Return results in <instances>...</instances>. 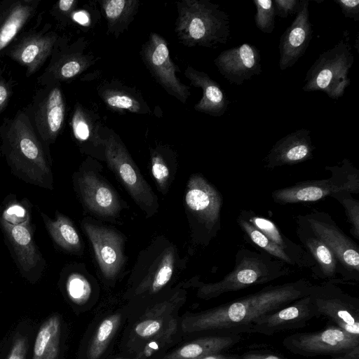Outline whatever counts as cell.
<instances>
[{"label":"cell","instance_id":"6da1fadb","mask_svg":"<svg viewBox=\"0 0 359 359\" xmlns=\"http://www.w3.org/2000/svg\"><path fill=\"white\" fill-rule=\"evenodd\" d=\"M313 284L306 278L267 285L255 293L199 312L181 316L184 339L203 334L250 333L263 316L309 294Z\"/></svg>","mask_w":359,"mask_h":359},{"label":"cell","instance_id":"7a4b0ae2","mask_svg":"<svg viewBox=\"0 0 359 359\" xmlns=\"http://www.w3.org/2000/svg\"><path fill=\"white\" fill-rule=\"evenodd\" d=\"M187 297L182 283L138 305H126L128 319L118 344V355H135L144 344L181 322Z\"/></svg>","mask_w":359,"mask_h":359},{"label":"cell","instance_id":"3957f363","mask_svg":"<svg viewBox=\"0 0 359 359\" xmlns=\"http://www.w3.org/2000/svg\"><path fill=\"white\" fill-rule=\"evenodd\" d=\"M292 266L273 257L265 252L241 248L238 250L233 269L215 283H205L193 278L184 285L185 288H196V296L209 300L250 286L263 285L294 272Z\"/></svg>","mask_w":359,"mask_h":359},{"label":"cell","instance_id":"277c9868","mask_svg":"<svg viewBox=\"0 0 359 359\" xmlns=\"http://www.w3.org/2000/svg\"><path fill=\"white\" fill-rule=\"evenodd\" d=\"M2 150L16 177L41 188L53 189L51 160L23 115L12 121L4 135Z\"/></svg>","mask_w":359,"mask_h":359},{"label":"cell","instance_id":"5b68a950","mask_svg":"<svg viewBox=\"0 0 359 359\" xmlns=\"http://www.w3.org/2000/svg\"><path fill=\"white\" fill-rule=\"evenodd\" d=\"M177 5L175 33L184 45L215 48L227 42L230 18L219 5L208 0H184Z\"/></svg>","mask_w":359,"mask_h":359},{"label":"cell","instance_id":"8992f818","mask_svg":"<svg viewBox=\"0 0 359 359\" xmlns=\"http://www.w3.org/2000/svg\"><path fill=\"white\" fill-rule=\"evenodd\" d=\"M123 295L126 305L147 302L171 288L177 266V250L168 242L153 243L143 252Z\"/></svg>","mask_w":359,"mask_h":359},{"label":"cell","instance_id":"52a82bcc","mask_svg":"<svg viewBox=\"0 0 359 359\" xmlns=\"http://www.w3.org/2000/svg\"><path fill=\"white\" fill-rule=\"evenodd\" d=\"M353 63L350 34L345 30L337 43L321 53L309 68L303 91H322L332 99H339L350 85L348 73Z\"/></svg>","mask_w":359,"mask_h":359},{"label":"cell","instance_id":"ba28073f","mask_svg":"<svg viewBox=\"0 0 359 359\" xmlns=\"http://www.w3.org/2000/svg\"><path fill=\"white\" fill-rule=\"evenodd\" d=\"M331 173L327 179L298 182L272 191L273 201L280 205L314 202L341 191L359 194V170L344 158L340 165L325 166Z\"/></svg>","mask_w":359,"mask_h":359},{"label":"cell","instance_id":"9c48e42d","mask_svg":"<svg viewBox=\"0 0 359 359\" xmlns=\"http://www.w3.org/2000/svg\"><path fill=\"white\" fill-rule=\"evenodd\" d=\"M126 302L123 304H102L95 312L77 352V359H110L126 324Z\"/></svg>","mask_w":359,"mask_h":359},{"label":"cell","instance_id":"30bf717a","mask_svg":"<svg viewBox=\"0 0 359 359\" xmlns=\"http://www.w3.org/2000/svg\"><path fill=\"white\" fill-rule=\"evenodd\" d=\"M296 224L304 226L332 250L344 271L346 284L358 283L359 246L339 227L327 212L314 210L298 215Z\"/></svg>","mask_w":359,"mask_h":359},{"label":"cell","instance_id":"8fae6325","mask_svg":"<svg viewBox=\"0 0 359 359\" xmlns=\"http://www.w3.org/2000/svg\"><path fill=\"white\" fill-rule=\"evenodd\" d=\"M184 201L200 243L208 245L221 229V193L202 175L194 174L188 180Z\"/></svg>","mask_w":359,"mask_h":359},{"label":"cell","instance_id":"7c38bea8","mask_svg":"<svg viewBox=\"0 0 359 359\" xmlns=\"http://www.w3.org/2000/svg\"><path fill=\"white\" fill-rule=\"evenodd\" d=\"M102 145L110 168L147 216H152L158 208L157 196L141 175L125 145L114 135L102 139Z\"/></svg>","mask_w":359,"mask_h":359},{"label":"cell","instance_id":"4fadbf2b","mask_svg":"<svg viewBox=\"0 0 359 359\" xmlns=\"http://www.w3.org/2000/svg\"><path fill=\"white\" fill-rule=\"evenodd\" d=\"M0 226L7 246L21 276L31 283L42 276L46 262L34 240L31 217L11 222L0 217Z\"/></svg>","mask_w":359,"mask_h":359},{"label":"cell","instance_id":"5bb4252c","mask_svg":"<svg viewBox=\"0 0 359 359\" xmlns=\"http://www.w3.org/2000/svg\"><path fill=\"white\" fill-rule=\"evenodd\" d=\"M309 296L320 316L327 318L346 332L359 337V299L345 292L337 284L313 285Z\"/></svg>","mask_w":359,"mask_h":359},{"label":"cell","instance_id":"9a60e30c","mask_svg":"<svg viewBox=\"0 0 359 359\" xmlns=\"http://www.w3.org/2000/svg\"><path fill=\"white\" fill-rule=\"evenodd\" d=\"M283 345L292 353L304 357L333 356L359 346V337L331 323L319 331L288 335Z\"/></svg>","mask_w":359,"mask_h":359},{"label":"cell","instance_id":"2e32d148","mask_svg":"<svg viewBox=\"0 0 359 359\" xmlns=\"http://www.w3.org/2000/svg\"><path fill=\"white\" fill-rule=\"evenodd\" d=\"M141 55L158 83L168 94L185 103L190 95V88L177 77L176 73L180 70L170 57L165 39L156 33H151L142 46Z\"/></svg>","mask_w":359,"mask_h":359},{"label":"cell","instance_id":"e0dca14e","mask_svg":"<svg viewBox=\"0 0 359 359\" xmlns=\"http://www.w3.org/2000/svg\"><path fill=\"white\" fill-rule=\"evenodd\" d=\"M83 229L94 249L95 257L104 277L113 281L124 263L123 238L115 230L88 222Z\"/></svg>","mask_w":359,"mask_h":359},{"label":"cell","instance_id":"ac0fdd59","mask_svg":"<svg viewBox=\"0 0 359 359\" xmlns=\"http://www.w3.org/2000/svg\"><path fill=\"white\" fill-rule=\"evenodd\" d=\"M319 317L309 294L271 313L259 317L250 333L267 336L285 330L302 328L312 318Z\"/></svg>","mask_w":359,"mask_h":359},{"label":"cell","instance_id":"d6986e66","mask_svg":"<svg viewBox=\"0 0 359 359\" xmlns=\"http://www.w3.org/2000/svg\"><path fill=\"white\" fill-rule=\"evenodd\" d=\"M213 62L229 83L238 86L262 71L259 50L248 43L223 50Z\"/></svg>","mask_w":359,"mask_h":359},{"label":"cell","instance_id":"ffe728a7","mask_svg":"<svg viewBox=\"0 0 359 359\" xmlns=\"http://www.w3.org/2000/svg\"><path fill=\"white\" fill-rule=\"evenodd\" d=\"M309 1L301 0V4L292 24L280 38L279 68L292 67L304 55L312 39V26L309 20Z\"/></svg>","mask_w":359,"mask_h":359},{"label":"cell","instance_id":"44dd1931","mask_svg":"<svg viewBox=\"0 0 359 359\" xmlns=\"http://www.w3.org/2000/svg\"><path fill=\"white\" fill-rule=\"evenodd\" d=\"M74 183L85 205L97 215L115 216L121 204L115 191L104 180L92 171H80L74 176Z\"/></svg>","mask_w":359,"mask_h":359},{"label":"cell","instance_id":"7402d4cb","mask_svg":"<svg viewBox=\"0 0 359 359\" xmlns=\"http://www.w3.org/2000/svg\"><path fill=\"white\" fill-rule=\"evenodd\" d=\"M315 147L311 131L300 128L278 140L264 158V168L273 170L292 165L313 158Z\"/></svg>","mask_w":359,"mask_h":359},{"label":"cell","instance_id":"603a6c76","mask_svg":"<svg viewBox=\"0 0 359 359\" xmlns=\"http://www.w3.org/2000/svg\"><path fill=\"white\" fill-rule=\"evenodd\" d=\"M296 233L301 245L313 259L316 266L311 276L324 282L345 283L344 271L332 250L304 226L297 224Z\"/></svg>","mask_w":359,"mask_h":359},{"label":"cell","instance_id":"cb8c5ba5","mask_svg":"<svg viewBox=\"0 0 359 359\" xmlns=\"http://www.w3.org/2000/svg\"><path fill=\"white\" fill-rule=\"evenodd\" d=\"M241 334H203L183 339L166 352L161 359H199L223 353L238 344Z\"/></svg>","mask_w":359,"mask_h":359},{"label":"cell","instance_id":"d4e9b609","mask_svg":"<svg viewBox=\"0 0 359 359\" xmlns=\"http://www.w3.org/2000/svg\"><path fill=\"white\" fill-rule=\"evenodd\" d=\"M238 215L285 251L293 259L296 267L313 271L316 263L312 257L301 245L286 237L273 222L252 210H242Z\"/></svg>","mask_w":359,"mask_h":359},{"label":"cell","instance_id":"484cf974","mask_svg":"<svg viewBox=\"0 0 359 359\" xmlns=\"http://www.w3.org/2000/svg\"><path fill=\"white\" fill-rule=\"evenodd\" d=\"M67 331L60 314L49 316L36 334L31 359H64Z\"/></svg>","mask_w":359,"mask_h":359},{"label":"cell","instance_id":"4316f807","mask_svg":"<svg viewBox=\"0 0 359 359\" xmlns=\"http://www.w3.org/2000/svg\"><path fill=\"white\" fill-rule=\"evenodd\" d=\"M184 74L192 86L201 88L203 91L202 98L194 105L196 111L214 117L225 114L230 101L217 82L205 72L191 66L187 67Z\"/></svg>","mask_w":359,"mask_h":359},{"label":"cell","instance_id":"83f0119b","mask_svg":"<svg viewBox=\"0 0 359 359\" xmlns=\"http://www.w3.org/2000/svg\"><path fill=\"white\" fill-rule=\"evenodd\" d=\"M65 107L62 94L53 88L39 104L35 121L42 139L47 143L54 142L65 120Z\"/></svg>","mask_w":359,"mask_h":359},{"label":"cell","instance_id":"f1b7e54d","mask_svg":"<svg viewBox=\"0 0 359 359\" xmlns=\"http://www.w3.org/2000/svg\"><path fill=\"white\" fill-rule=\"evenodd\" d=\"M61 280L62 292L76 314L91 309L96 304L98 295L92 284L83 274L77 272L69 273Z\"/></svg>","mask_w":359,"mask_h":359},{"label":"cell","instance_id":"f546056e","mask_svg":"<svg viewBox=\"0 0 359 359\" xmlns=\"http://www.w3.org/2000/svg\"><path fill=\"white\" fill-rule=\"evenodd\" d=\"M55 37L33 35L22 40L13 50L12 57L27 68L28 73L35 72L51 52Z\"/></svg>","mask_w":359,"mask_h":359},{"label":"cell","instance_id":"4dcf8cb0","mask_svg":"<svg viewBox=\"0 0 359 359\" xmlns=\"http://www.w3.org/2000/svg\"><path fill=\"white\" fill-rule=\"evenodd\" d=\"M46 229L54 243L62 250L74 254L82 248L81 238L70 219L59 211H55V219L40 212Z\"/></svg>","mask_w":359,"mask_h":359},{"label":"cell","instance_id":"1f68e13d","mask_svg":"<svg viewBox=\"0 0 359 359\" xmlns=\"http://www.w3.org/2000/svg\"><path fill=\"white\" fill-rule=\"evenodd\" d=\"M139 3L137 0L101 1L108 32L118 34L127 28L137 12Z\"/></svg>","mask_w":359,"mask_h":359},{"label":"cell","instance_id":"d6a6232c","mask_svg":"<svg viewBox=\"0 0 359 359\" xmlns=\"http://www.w3.org/2000/svg\"><path fill=\"white\" fill-rule=\"evenodd\" d=\"M33 6L28 2H16L8 9L0 23V50L15 37L31 16Z\"/></svg>","mask_w":359,"mask_h":359},{"label":"cell","instance_id":"836d02e7","mask_svg":"<svg viewBox=\"0 0 359 359\" xmlns=\"http://www.w3.org/2000/svg\"><path fill=\"white\" fill-rule=\"evenodd\" d=\"M236 222L243 231L246 238L254 245L257 246L259 250L265 252L273 257L292 267H296L293 259L285 251L273 243L247 220L238 215Z\"/></svg>","mask_w":359,"mask_h":359},{"label":"cell","instance_id":"e575fe53","mask_svg":"<svg viewBox=\"0 0 359 359\" xmlns=\"http://www.w3.org/2000/svg\"><path fill=\"white\" fill-rule=\"evenodd\" d=\"M72 131L75 138L81 142H90L95 146L102 145V139L98 134V123L83 107H75L72 119Z\"/></svg>","mask_w":359,"mask_h":359},{"label":"cell","instance_id":"d590c367","mask_svg":"<svg viewBox=\"0 0 359 359\" xmlns=\"http://www.w3.org/2000/svg\"><path fill=\"white\" fill-rule=\"evenodd\" d=\"M100 95L104 103L116 111L127 110L133 113H144L143 102L130 91L112 88H104Z\"/></svg>","mask_w":359,"mask_h":359},{"label":"cell","instance_id":"8d00e7d4","mask_svg":"<svg viewBox=\"0 0 359 359\" xmlns=\"http://www.w3.org/2000/svg\"><path fill=\"white\" fill-rule=\"evenodd\" d=\"M168 151L160 147L151 152V174L159 190L165 193L175 172H172L170 161L168 160Z\"/></svg>","mask_w":359,"mask_h":359},{"label":"cell","instance_id":"74e56055","mask_svg":"<svg viewBox=\"0 0 359 359\" xmlns=\"http://www.w3.org/2000/svg\"><path fill=\"white\" fill-rule=\"evenodd\" d=\"M256 7L255 22L263 33L271 34L275 28L276 10L272 0H254Z\"/></svg>","mask_w":359,"mask_h":359},{"label":"cell","instance_id":"f35d334b","mask_svg":"<svg viewBox=\"0 0 359 359\" xmlns=\"http://www.w3.org/2000/svg\"><path fill=\"white\" fill-rule=\"evenodd\" d=\"M344 208L348 222L351 224V233L359 239V201L354 198L351 194L341 191L331 196Z\"/></svg>","mask_w":359,"mask_h":359},{"label":"cell","instance_id":"ab89813d","mask_svg":"<svg viewBox=\"0 0 359 359\" xmlns=\"http://www.w3.org/2000/svg\"><path fill=\"white\" fill-rule=\"evenodd\" d=\"M88 67L83 56L73 55L60 62L55 69V76L60 79H71L81 73Z\"/></svg>","mask_w":359,"mask_h":359},{"label":"cell","instance_id":"60d3db41","mask_svg":"<svg viewBox=\"0 0 359 359\" xmlns=\"http://www.w3.org/2000/svg\"><path fill=\"white\" fill-rule=\"evenodd\" d=\"M30 336L28 331L16 332L5 359H27L31 343Z\"/></svg>","mask_w":359,"mask_h":359},{"label":"cell","instance_id":"b9f144b4","mask_svg":"<svg viewBox=\"0 0 359 359\" xmlns=\"http://www.w3.org/2000/svg\"><path fill=\"white\" fill-rule=\"evenodd\" d=\"M163 355L161 350L152 343H148L134 355L121 356L118 355L110 359H160Z\"/></svg>","mask_w":359,"mask_h":359},{"label":"cell","instance_id":"7bdbcfd3","mask_svg":"<svg viewBox=\"0 0 359 359\" xmlns=\"http://www.w3.org/2000/svg\"><path fill=\"white\" fill-rule=\"evenodd\" d=\"M273 3L276 15L285 18L298 12L301 0H275Z\"/></svg>","mask_w":359,"mask_h":359},{"label":"cell","instance_id":"ee69618b","mask_svg":"<svg viewBox=\"0 0 359 359\" xmlns=\"http://www.w3.org/2000/svg\"><path fill=\"white\" fill-rule=\"evenodd\" d=\"M346 18L359 21V0H334Z\"/></svg>","mask_w":359,"mask_h":359},{"label":"cell","instance_id":"f6af8a7d","mask_svg":"<svg viewBox=\"0 0 359 359\" xmlns=\"http://www.w3.org/2000/svg\"><path fill=\"white\" fill-rule=\"evenodd\" d=\"M240 359H288L268 351H250L239 355Z\"/></svg>","mask_w":359,"mask_h":359},{"label":"cell","instance_id":"bcb514c9","mask_svg":"<svg viewBox=\"0 0 359 359\" xmlns=\"http://www.w3.org/2000/svg\"><path fill=\"white\" fill-rule=\"evenodd\" d=\"M330 359H359V346L354 347L343 353L330 356Z\"/></svg>","mask_w":359,"mask_h":359},{"label":"cell","instance_id":"7dc6e473","mask_svg":"<svg viewBox=\"0 0 359 359\" xmlns=\"http://www.w3.org/2000/svg\"><path fill=\"white\" fill-rule=\"evenodd\" d=\"M9 96L8 86L0 79V112L5 107Z\"/></svg>","mask_w":359,"mask_h":359},{"label":"cell","instance_id":"c3c4849f","mask_svg":"<svg viewBox=\"0 0 359 359\" xmlns=\"http://www.w3.org/2000/svg\"><path fill=\"white\" fill-rule=\"evenodd\" d=\"M199 359H240L237 355H226L223 353H212Z\"/></svg>","mask_w":359,"mask_h":359},{"label":"cell","instance_id":"681fc988","mask_svg":"<svg viewBox=\"0 0 359 359\" xmlns=\"http://www.w3.org/2000/svg\"><path fill=\"white\" fill-rule=\"evenodd\" d=\"M76 1L74 0H60L58 2V6L61 11L67 13L74 7Z\"/></svg>","mask_w":359,"mask_h":359},{"label":"cell","instance_id":"f907efd6","mask_svg":"<svg viewBox=\"0 0 359 359\" xmlns=\"http://www.w3.org/2000/svg\"><path fill=\"white\" fill-rule=\"evenodd\" d=\"M74 18L77 22L82 25H86V22H88V19L86 14H85L83 12H78L75 13Z\"/></svg>","mask_w":359,"mask_h":359},{"label":"cell","instance_id":"816d5d0a","mask_svg":"<svg viewBox=\"0 0 359 359\" xmlns=\"http://www.w3.org/2000/svg\"><path fill=\"white\" fill-rule=\"evenodd\" d=\"M358 34L357 35V37L355 39V47L356 48V50L358 51V53H359V48H358Z\"/></svg>","mask_w":359,"mask_h":359}]
</instances>
